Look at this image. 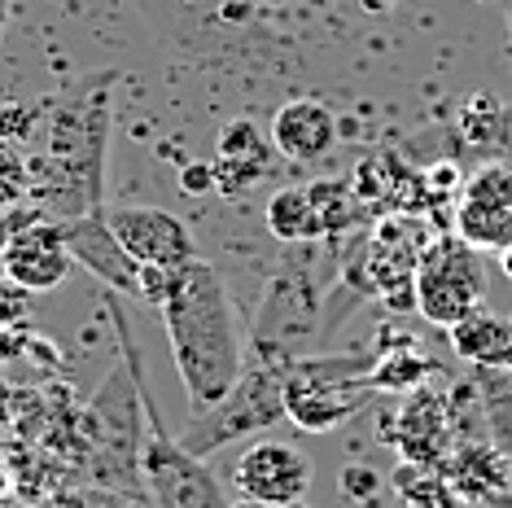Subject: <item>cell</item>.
Listing matches in <instances>:
<instances>
[{
    "instance_id": "4dcf8cb0",
    "label": "cell",
    "mask_w": 512,
    "mask_h": 508,
    "mask_svg": "<svg viewBox=\"0 0 512 508\" xmlns=\"http://www.w3.org/2000/svg\"><path fill=\"white\" fill-rule=\"evenodd\" d=\"M9 9H14V0H0V31H5V22H9Z\"/></svg>"
},
{
    "instance_id": "ba28073f",
    "label": "cell",
    "mask_w": 512,
    "mask_h": 508,
    "mask_svg": "<svg viewBox=\"0 0 512 508\" xmlns=\"http://www.w3.org/2000/svg\"><path fill=\"white\" fill-rule=\"evenodd\" d=\"M114 237L136 263H154V268H184V263L202 259L197 254V237L176 211L162 206H141V202H119L106 206Z\"/></svg>"
},
{
    "instance_id": "277c9868",
    "label": "cell",
    "mask_w": 512,
    "mask_h": 508,
    "mask_svg": "<svg viewBox=\"0 0 512 508\" xmlns=\"http://www.w3.org/2000/svg\"><path fill=\"white\" fill-rule=\"evenodd\" d=\"M285 421V360H254L241 381L219 403L193 412L180 443L193 456H215L219 447L237 443L246 434H263Z\"/></svg>"
},
{
    "instance_id": "52a82bcc",
    "label": "cell",
    "mask_w": 512,
    "mask_h": 508,
    "mask_svg": "<svg viewBox=\"0 0 512 508\" xmlns=\"http://www.w3.org/2000/svg\"><path fill=\"white\" fill-rule=\"evenodd\" d=\"M324 303H329V294L316 281V268L311 263H285L263 290L259 325H254L259 360H294L298 346L320 333Z\"/></svg>"
},
{
    "instance_id": "3957f363",
    "label": "cell",
    "mask_w": 512,
    "mask_h": 508,
    "mask_svg": "<svg viewBox=\"0 0 512 508\" xmlns=\"http://www.w3.org/2000/svg\"><path fill=\"white\" fill-rule=\"evenodd\" d=\"M372 351L294 355L285 360V421L302 434H333L372 403Z\"/></svg>"
},
{
    "instance_id": "9a60e30c",
    "label": "cell",
    "mask_w": 512,
    "mask_h": 508,
    "mask_svg": "<svg viewBox=\"0 0 512 508\" xmlns=\"http://www.w3.org/2000/svg\"><path fill=\"white\" fill-rule=\"evenodd\" d=\"M215 189L228 198H241L272 167V149H267V132L254 119H232L215 141Z\"/></svg>"
},
{
    "instance_id": "30bf717a",
    "label": "cell",
    "mask_w": 512,
    "mask_h": 508,
    "mask_svg": "<svg viewBox=\"0 0 512 508\" xmlns=\"http://www.w3.org/2000/svg\"><path fill=\"white\" fill-rule=\"evenodd\" d=\"M75 259L62 241V224L53 219H31L9 233V241L0 246V272L27 294H49L71 276Z\"/></svg>"
},
{
    "instance_id": "44dd1931",
    "label": "cell",
    "mask_w": 512,
    "mask_h": 508,
    "mask_svg": "<svg viewBox=\"0 0 512 508\" xmlns=\"http://www.w3.org/2000/svg\"><path fill=\"white\" fill-rule=\"evenodd\" d=\"M311 198H316V211L324 219V237L342 233V228H351V219L364 211V198L355 193V184H337V180H316L307 184Z\"/></svg>"
},
{
    "instance_id": "6da1fadb",
    "label": "cell",
    "mask_w": 512,
    "mask_h": 508,
    "mask_svg": "<svg viewBox=\"0 0 512 508\" xmlns=\"http://www.w3.org/2000/svg\"><path fill=\"white\" fill-rule=\"evenodd\" d=\"M114 71L75 79L49 106L44 158L31 167V193L62 219L106 206V145L114 119Z\"/></svg>"
},
{
    "instance_id": "5bb4252c",
    "label": "cell",
    "mask_w": 512,
    "mask_h": 508,
    "mask_svg": "<svg viewBox=\"0 0 512 508\" xmlns=\"http://www.w3.org/2000/svg\"><path fill=\"white\" fill-rule=\"evenodd\" d=\"M337 145V114L316 97H294L272 114V149L289 163H320Z\"/></svg>"
},
{
    "instance_id": "7402d4cb",
    "label": "cell",
    "mask_w": 512,
    "mask_h": 508,
    "mask_svg": "<svg viewBox=\"0 0 512 508\" xmlns=\"http://www.w3.org/2000/svg\"><path fill=\"white\" fill-rule=\"evenodd\" d=\"M57 508H154L145 491H127V487H106V482H92V487H75L66 495H57Z\"/></svg>"
},
{
    "instance_id": "d6986e66",
    "label": "cell",
    "mask_w": 512,
    "mask_h": 508,
    "mask_svg": "<svg viewBox=\"0 0 512 508\" xmlns=\"http://www.w3.org/2000/svg\"><path fill=\"white\" fill-rule=\"evenodd\" d=\"M429 373H434V360H425L412 342H399L394 351L372 360L368 381L377 395H412V390H421L429 381Z\"/></svg>"
},
{
    "instance_id": "7a4b0ae2",
    "label": "cell",
    "mask_w": 512,
    "mask_h": 508,
    "mask_svg": "<svg viewBox=\"0 0 512 508\" xmlns=\"http://www.w3.org/2000/svg\"><path fill=\"white\" fill-rule=\"evenodd\" d=\"M162 329L171 342V360L184 381L189 408L202 412L219 403L246 373V342H241L232 294L219 268L206 259H193L180 272L176 290L158 307Z\"/></svg>"
},
{
    "instance_id": "d4e9b609",
    "label": "cell",
    "mask_w": 512,
    "mask_h": 508,
    "mask_svg": "<svg viewBox=\"0 0 512 508\" xmlns=\"http://www.w3.org/2000/svg\"><path fill=\"white\" fill-rule=\"evenodd\" d=\"M342 491H346V500L359 504V508H377L381 491H386V478L368 465H346L342 469Z\"/></svg>"
},
{
    "instance_id": "5b68a950",
    "label": "cell",
    "mask_w": 512,
    "mask_h": 508,
    "mask_svg": "<svg viewBox=\"0 0 512 508\" xmlns=\"http://www.w3.org/2000/svg\"><path fill=\"white\" fill-rule=\"evenodd\" d=\"M141 403H145V438H141V482L154 508H228L224 482L202 456H193L180 443V434L167 430L154 395L141 373Z\"/></svg>"
},
{
    "instance_id": "4316f807",
    "label": "cell",
    "mask_w": 512,
    "mask_h": 508,
    "mask_svg": "<svg viewBox=\"0 0 512 508\" xmlns=\"http://www.w3.org/2000/svg\"><path fill=\"white\" fill-rule=\"evenodd\" d=\"M180 184H184V193H211V189H215V167H211V163H202V167H184Z\"/></svg>"
},
{
    "instance_id": "9c48e42d",
    "label": "cell",
    "mask_w": 512,
    "mask_h": 508,
    "mask_svg": "<svg viewBox=\"0 0 512 508\" xmlns=\"http://www.w3.org/2000/svg\"><path fill=\"white\" fill-rule=\"evenodd\" d=\"M311 478H316L311 456L294 443H281V438H259V443L237 460V469H232L237 491L263 508H285V504L302 500Z\"/></svg>"
},
{
    "instance_id": "83f0119b",
    "label": "cell",
    "mask_w": 512,
    "mask_h": 508,
    "mask_svg": "<svg viewBox=\"0 0 512 508\" xmlns=\"http://www.w3.org/2000/svg\"><path fill=\"white\" fill-rule=\"evenodd\" d=\"M22 311H27V290H18V285L9 281V290H0V325H5V320H18Z\"/></svg>"
},
{
    "instance_id": "7c38bea8",
    "label": "cell",
    "mask_w": 512,
    "mask_h": 508,
    "mask_svg": "<svg viewBox=\"0 0 512 508\" xmlns=\"http://www.w3.org/2000/svg\"><path fill=\"white\" fill-rule=\"evenodd\" d=\"M442 478L469 508H512V465L491 438H460L442 460Z\"/></svg>"
},
{
    "instance_id": "ffe728a7",
    "label": "cell",
    "mask_w": 512,
    "mask_h": 508,
    "mask_svg": "<svg viewBox=\"0 0 512 508\" xmlns=\"http://www.w3.org/2000/svg\"><path fill=\"white\" fill-rule=\"evenodd\" d=\"M456 233L477 250H504L512 246V211L508 206L464 202L456 215Z\"/></svg>"
},
{
    "instance_id": "484cf974",
    "label": "cell",
    "mask_w": 512,
    "mask_h": 508,
    "mask_svg": "<svg viewBox=\"0 0 512 508\" xmlns=\"http://www.w3.org/2000/svg\"><path fill=\"white\" fill-rule=\"evenodd\" d=\"M36 106H22V101H0V141L22 145L36 132Z\"/></svg>"
},
{
    "instance_id": "f546056e",
    "label": "cell",
    "mask_w": 512,
    "mask_h": 508,
    "mask_svg": "<svg viewBox=\"0 0 512 508\" xmlns=\"http://www.w3.org/2000/svg\"><path fill=\"white\" fill-rule=\"evenodd\" d=\"M504 14H508V66H512V0L504 5Z\"/></svg>"
},
{
    "instance_id": "1f68e13d",
    "label": "cell",
    "mask_w": 512,
    "mask_h": 508,
    "mask_svg": "<svg viewBox=\"0 0 512 508\" xmlns=\"http://www.w3.org/2000/svg\"><path fill=\"white\" fill-rule=\"evenodd\" d=\"M499 254H504V272L512 276V246H504V250H499Z\"/></svg>"
},
{
    "instance_id": "8992f818",
    "label": "cell",
    "mask_w": 512,
    "mask_h": 508,
    "mask_svg": "<svg viewBox=\"0 0 512 508\" xmlns=\"http://www.w3.org/2000/svg\"><path fill=\"white\" fill-rule=\"evenodd\" d=\"M412 294H416V311H421L429 325L451 329L473 307H482V298H486L482 250L469 246L460 233L429 241L421 250V259H416Z\"/></svg>"
},
{
    "instance_id": "8fae6325",
    "label": "cell",
    "mask_w": 512,
    "mask_h": 508,
    "mask_svg": "<svg viewBox=\"0 0 512 508\" xmlns=\"http://www.w3.org/2000/svg\"><path fill=\"white\" fill-rule=\"evenodd\" d=\"M62 241H66V250H71V259L79 268L97 276L106 290L141 298V263H136L132 254L123 250V241L114 237L106 206H101V211H84V215L62 219Z\"/></svg>"
},
{
    "instance_id": "e0dca14e",
    "label": "cell",
    "mask_w": 512,
    "mask_h": 508,
    "mask_svg": "<svg viewBox=\"0 0 512 508\" xmlns=\"http://www.w3.org/2000/svg\"><path fill=\"white\" fill-rule=\"evenodd\" d=\"M267 233L285 246H316L324 241V219L316 211V198H311L307 184H289V189H276L267 198Z\"/></svg>"
},
{
    "instance_id": "836d02e7",
    "label": "cell",
    "mask_w": 512,
    "mask_h": 508,
    "mask_svg": "<svg viewBox=\"0 0 512 508\" xmlns=\"http://www.w3.org/2000/svg\"><path fill=\"white\" fill-rule=\"evenodd\" d=\"M228 508H263V504H254V500H250V504H228Z\"/></svg>"
},
{
    "instance_id": "603a6c76",
    "label": "cell",
    "mask_w": 512,
    "mask_h": 508,
    "mask_svg": "<svg viewBox=\"0 0 512 508\" xmlns=\"http://www.w3.org/2000/svg\"><path fill=\"white\" fill-rule=\"evenodd\" d=\"M464 202L508 206L512 211V167L508 163H486L469 184H464Z\"/></svg>"
},
{
    "instance_id": "ac0fdd59",
    "label": "cell",
    "mask_w": 512,
    "mask_h": 508,
    "mask_svg": "<svg viewBox=\"0 0 512 508\" xmlns=\"http://www.w3.org/2000/svg\"><path fill=\"white\" fill-rule=\"evenodd\" d=\"M390 491L399 508H464L442 469L416 465V460H399V469L390 473Z\"/></svg>"
},
{
    "instance_id": "f1b7e54d",
    "label": "cell",
    "mask_w": 512,
    "mask_h": 508,
    "mask_svg": "<svg viewBox=\"0 0 512 508\" xmlns=\"http://www.w3.org/2000/svg\"><path fill=\"white\" fill-rule=\"evenodd\" d=\"M359 5H364V14H390L399 0H359Z\"/></svg>"
},
{
    "instance_id": "cb8c5ba5",
    "label": "cell",
    "mask_w": 512,
    "mask_h": 508,
    "mask_svg": "<svg viewBox=\"0 0 512 508\" xmlns=\"http://www.w3.org/2000/svg\"><path fill=\"white\" fill-rule=\"evenodd\" d=\"M31 193V163L18 154V145L0 141V211L18 206Z\"/></svg>"
},
{
    "instance_id": "2e32d148",
    "label": "cell",
    "mask_w": 512,
    "mask_h": 508,
    "mask_svg": "<svg viewBox=\"0 0 512 508\" xmlns=\"http://www.w3.org/2000/svg\"><path fill=\"white\" fill-rule=\"evenodd\" d=\"M451 351L473 368H512V320L491 307H473L447 329Z\"/></svg>"
},
{
    "instance_id": "d6a6232c",
    "label": "cell",
    "mask_w": 512,
    "mask_h": 508,
    "mask_svg": "<svg viewBox=\"0 0 512 508\" xmlns=\"http://www.w3.org/2000/svg\"><path fill=\"white\" fill-rule=\"evenodd\" d=\"M285 508H316V504H307V500H294V504H285Z\"/></svg>"
},
{
    "instance_id": "4fadbf2b",
    "label": "cell",
    "mask_w": 512,
    "mask_h": 508,
    "mask_svg": "<svg viewBox=\"0 0 512 508\" xmlns=\"http://www.w3.org/2000/svg\"><path fill=\"white\" fill-rule=\"evenodd\" d=\"M403 412L394 421V434L390 443L403 452V460H416V465H442L447 452L456 447V430H451V412H447V399L434 395V390H412L403 395Z\"/></svg>"
}]
</instances>
